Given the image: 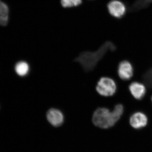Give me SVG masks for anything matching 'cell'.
I'll use <instances>...</instances> for the list:
<instances>
[{"instance_id":"6da1fadb","label":"cell","mask_w":152,"mask_h":152,"mask_svg":"<svg viewBox=\"0 0 152 152\" xmlns=\"http://www.w3.org/2000/svg\"><path fill=\"white\" fill-rule=\"evenodd\" d=\"M124 111V107L121 104L115 106L112 111L107 108H99L93 114V123L99 127L108 129L113 126L118 121Z\"/></svg>"},{"instance_id":"7a4b0ae2","label":"cell","mask_w":152,"mask_h":152,"mask_svg":"<svg viewBox=\"0 0 152 152\" xmlns=\"http://www.w3.org/2000/svg\"><path fill=\"white\" fill-rule=\"evenodd\" d=\"M115 50V46L113 44L107 42L96 51L83 52L79 57L76 58L75 61L80 63L85 72H88L94 70L98 62L103 57L108 50Z\"/></svg>"},{"instance_id":"3957f363","label":"cell","mask_w":152,"mask_h":152,"mask_svg":"<svg viewBox=\"0 0 152 152\" xmlns=\"http://www.w3.org/2000/svg\"><path fill=\"white\" fill-rule=\"evenodd\" d=\"M117 86L113 79L108 77H103L98 81L96 90L100 95L108 97L113 96L116 92Z\"/></svg>"},{"instance_id":"277c9868","label":"cell","mask_w":152,"mask_h":152,"mask_svg":"<svg viewBox=\"0 0 152 152\" xmlns=\"http://www.w3.org/2000/svg\"><path fill=\"white\" fill-rule=\"evenodd\" d=\"M108 10L112 16L121 18L125 15L126 11L124 4L119 0H112L107 5Z\"/></svg>"},{"instance_id":"5b68a950","label":"cell","mask_w":152,"mask_h":152,"mask_svg":"<svg viewBox=\"0 0 152 152\" xmlns=\"http://www.w3.org/2000/svg\"><path fill=\"white\" fill-rule=\"evenodd\" d=\"M46 116L49 122L54 126H59L64 123V115L58 109H50L47 112Z\"/></svg>"},{"instance_id":"8992f818","label":"cell","mask_w":152,"mask_h":152,"mask_svg":"<svg viewBox=\"0 0 152 152\" xmlns=\"http://www.w3.org/2000/svg\"><path fill=\"white\" fill-rule=\"evenodd\" d=\"M118 74L120 78L128 80L133 77L134 70L132 64L127 61L121 62L118 67Z\"/></svg>"},{"instance_id":"52a82bcc","label":"cell","mask_w":152,"mask_h":152,"mask_svg":"<svg viewBox=\"0 0 152 152\" xmlns=\"http://www.w3.org/2000/svg\"><path fill=\"white\" fill-rule=\"evenodd\" d=\"M130 124L133 128L140 129L145 127L147 125L148 119L147 116L142 112L135 113L130 118Z\"/></svg>"},{"instance_id":"ba28073f","label":"cell","mask_w":152,"mask_h":152,"mask_svg":"<svg viewBox=\"0 0 152 152\" xmlns=\"http://www.w3.org/2000/svg\"><path fill=\"white\" fill-rule=\"evenodd\" d=\"M130 92L135 99H141L146 94V89L145 85L139 82H133L129 86Z\"/></svg>"},{"instance_id":"9c48e42d","label":"cell","mask_w":152,"mask_h":152,"mask_svg":"<svg viewBox=\"0 0 152 152\" xmlns=\"http://www.w3.org/2000/svg\"><path fill=\"white\" fill-rule=\"evenodd\" d=\"M9 8L8 6L0 1V25L5 26L9 21Z\"/></svg>"},{"instance_id":"30bf717a","label":"cell","mask_w":152,"mask_h":152,"mask_svg":"<svg viewBox=\"0 0 152 152\" xmlns=\"http://www.w3.org/2000/svg\"><path fill=\"white\" fill-rule=\"evenodd\" d=\"M28 64L24 61H21L17 63L15 66V71L17 75L20 77L26 76L29 72Z\"/></svg>"},{"instance_id":"8fae6325","label":"cell","mask_w":152,"mask_h":152,"mask_svg":"<svg viewBox=\"0 0 152 152\" xmlns=\"http://www.w3.org/2000/svg\"><path fill=\"white\" fill-rule=\"evenodd\" d=\"M82 3V0H61L62 6L64 8L77 7Z\"/></svg>"},{"instance_id":"7c38bea8","label":"cell","mask_w":152,"mask_h":152,"mask_svg":"<svg viewBox=\"0 0 152 152\" xmlns=\"http://www.w3.org/2000/svg\"><path fill=\"white\" fill-rule=\"evenodd\" d=\"M151 100H152V98H151Z\"/></svg>"},{"instance_id":"4fadbf2b","label":"cell","mask_w":152,"mask_h":152,"mask_svg":"<svg viewBox=\"0 0 152 152\" xmlns=\"http://www.w3.org/2000/svg\"><path fill=\"white\" fill-rule=\"evenodd\" d=\"M0 1H1V0H0Z\"/></svg>"}]
</instances>
